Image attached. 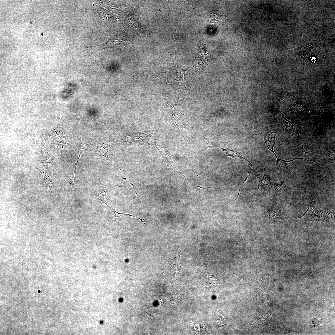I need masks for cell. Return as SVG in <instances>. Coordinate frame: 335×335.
<instances>
[{"label":"cell","mask_w":335,"mask_h":335,"mask_svg":"<svg viewBox=\"0 0 335 335\" xmlns=\"http://www.w3.org/2000/svg\"><path fill=\"white\" fill-rule=\"evenodd\" d=\"M317 195L316 193L311 194L309 201L308 209L303 215H306L309 218H310L311 220L320 219L323 217V215L326 213H324V212L318 211L315 208V202Z\"/></svg>","instance_id":"3957f363"},{"label":"cell","mask_w":335,"mask_h":335,"mask_svg":"<svg viewBox=\"0 0 335 335\" xmlns=\"http://www.w3.org/2000/svg\"><path fill=\"white\" fill-rule=\"evenodd\" d=\"M217 147L221 149L226 154L227 156H229L233 158L237 157L245 159L248 161L250 164L251 166H252V164L249 161L245 158L241 156L240 155V154L238 152L234 149H233L225 147H222L218 146Z\"/></svg>","instance_id":"9c48e42d"},{"label":"cell","mask_w":335,"mask_h":335,"mask_svg":"<svg viewBox=\"0 0 335 335\" xmlns=\"http://www.w3.org/2000/svg\"><path fill=\"white\" fill-rule=\"evenodd\" d=\"M278 130H272L266 133L264 136L263 141L261 142L264 148H267L274 154L277 159V161L279 159L274 151L273 147L275 142V137Z\"/></svg>","instance_id":"277c9868"},{"label":"cell","mask_w":335,"mask_h":335,"mask_svg":"<svg viewBox=\"0 0 335 335\" xmlns=\"http://www.w3.org/2000/svg\"><path fill=\"white\" fill-rule=\"evenodd\" d=\"M151 137L147 134L137 133L135 134H126L117 139L119 141H125L134 143H148V141Z\"/></svg>","instance_id":"7a4b0ae2"},{"label":"cell","mask_w":335,"mask_h":335,"mask_svg":"<svg viewBox=\"0 0 335 335\" xmlns=\"http://www.w3.org/2000/svg\"><path fill=\"white\" fill-rule=\"evenodd\" d=\"M281 113L282 116L283 123L285 126V130L293 136L297 137L299 139L302 145V150L306 155V152L304 150L301 141L300 136L301 132L305 126L302 124H298L288 120L284 116L281 112Z\"/></svg>","instance_id":"6da1fadb"},{"label":"cell","mask_w":335,"mask_h":335,"mask_svg":"<svg viewBox=\"0 0 335 335\" xmlns=\"http://www.w3.org/2000/svg\"><path fill=\"white\" fill-rule=\"evenodd\" d=\"M196 187H199V188H202V189H208V188H210V187H208V188H203V187H201V186H196Z\"/></svg>","instance_id":"9a60e30c"},{"label":"cell","mask_w":335,"mask_h":335,"mask_svg":"<svg viewBox=\"0 0 335 335\" xmlns=\"http://www.w3.org/2000/svg\"><path fill=\"white\" fill-rule=\"evenodd\" d=\"M171 106L172 107V113L174 124L179 129L184 128L187 129L188 128L185 125V118L182 109L174 105Z\"/></svg>","instance_id":"8992f818"},{"label":"cell","mask_w":335,"mask_h":335,"mask_svg":"<svg viewBox=\"0 0 335 335\" xmlns=\"http://www.w3.org/2000/svg\"><path fill=\"white\" fill-rule=\"evenodd\" d=\"M107 192V189L105 187H104L103 189L98 191L97 195L99 197L98 199L105 203L107 207L113 212L114 210L112 208L109 204L106 196Z\"/></svg>","instance_id":"8fae6325"},{"label":"cell","mask_w":335,"mask_h":335,"mask_svg":"<svg viewBox=\"0 0 335 335\" xmlns=\"http://www.w3.org/2000/svg\"><path fill=\"white\" fill-rule=\"evenodd\" d=\"M112 145V143L110 142H101L96 144L95 145L96 154L107 162H111V160L108 157V151Z\"/></svg>","instance_id":"52a82bcc"},{"label":"cell","mask_w":335,"mask_h":335,"mask_svg":"<svg viewBox=\"0 0 335 335\" xmlns=\"http://www.w3.org/2000/svg\"><path fill=\"white\" fill-rule=\"evenodd\" d=\"M252 170V169H251V170H250V171H248V175H247V177H246V178H245V179L244 180V181L243 182V183L242 184V185H241V187H240V188H239V192H238V195H237V197L235 199V200H234V201H233V202H232L231 203H230V204H229V205H230V204H231L232 203H233V202H234V201H235V200H236V199H237V198H238V196H239V192H240V189H241V188L242 187V186L243 185V183H244L245 182V181H246V180H247V178H248V176H249V173L250 172V171H251Z\"/></svg>","instance_id":"4fadbf2b"},{"label":"cell","mask_w":335,"mask_h":335,"mask_svg":"<svg viewBox=\"0 0 335 335\" xmlns=\"http://www.w3.org/2000/svg\"><path fill=\"white\" fill-rule=\"evenodd\" d=\"M123 179H125V180H126V181H127V182H128L129 183H130V184H131V185H132V186L133 187V188H134V191H135V194H136V195L137 194V192H136V191H135V188H134V185H133V184L132 183H131L130 182H129V181H127V180L126 179V178H123Z\"/></svg>","instance_id":"5bb4252c"},{"label":"cell","mask_w":335,"mask_h":335,"mask_svg":"<svg viewBox=\"0 0 335 335\" xmlns=\"http://www.w3.org/2000/svg\"><path fill=\"white\" fill-rule=\"evenodd\" d=\"M79 144L78 147L79 151V155L77 161L75 163V168H76L79 159L81 154L87 150L91 146L92 143L83 137H80L79 139Z\"/></svg>","instance_id":"ba28073f"},{"label":"cell","mask_w":335,"mask_h":335,"mask_svg":"<svg viewBox=\"0 0 335 335\" xmlns=\"http://www.w3.org/2000/svg\"><path fill=\"white\" fill-rule=\"evenodd\" d=\"M40 173L44 182L49 187L52 192V180L49 172L47 170L37 169Z\"/></svg>","instance_id":"30bf717a"},{"label":"cell","mask_w":335,"mask_h":335,"mask_svg":"<svg viewBox=\"0 0 335 335\" xmlns=\"http://www.w3.org/2000/svg\"><path fill=\"white\" fill-rule=\"evenodd\" d=\"M152 145L158 150L165 160L167 165L176 173V171H178V168L176 165H178L171 155L168 148L162 145H157L154 144Z\"/></svg>","instance_id":"5b68a950"},{"label":"cell","mask_w":335,"mask_h":335,"mask_svg":"<svg viewBox=\"0 0 335 335\" xmlns=\"http://www.w3.org/2000/svg\"><path fill=\"white\" fill-rule=\"evenodd\" d=\"M42 156L43 160L46 162H51L52 160L51 154L45 148H42Z\"/></svg>","instance_id":"7c38bea8"}]
</instances>
